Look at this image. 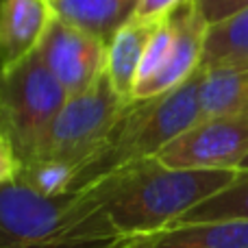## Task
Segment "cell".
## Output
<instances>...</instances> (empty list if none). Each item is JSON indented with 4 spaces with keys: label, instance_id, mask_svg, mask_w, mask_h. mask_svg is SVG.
Here are the masks:
<instances>
[{
    "label": "cell",
    "instance_id": "9c48e42d",
    "mask_svg": "<svg viewBox=\"0 0 248 248\" xmlns=\"http://www.w3.org/2000/svg\"><path fill=\"white\" fill-rule=\"evenodd\" d=\"M52 16L50 0H0V63L11 65L33 55Z\"/></svg>",
    "mask_w": 248,
    "mask_h": 248
},
{
    "label": "cell",
    "instance_id": "4fadbf2b",
    "mask_svg": "<svg viewBox=\"0 0 248 248\" xmlns=\"http://www.w3.org/2000/svg\"><path fill=\"white\" fill-rule=\"evenodd\" d=\"M201 100L205 116L248 111V65L202 68Z\"/></svg>",
    "mask_w": 248,
    "mask_h": 248
},
{
    "label": "cell",
    "instance_id": "3957f363",
    "mask_svg": "<svg viewBox=\"0 0 248 248\" xmlns=\"http://www.w3.org/2000/svg\"><path fill=\"white\" fill-rule=\"evenodd\" d=\"M201 83L202 65L181 85L153 98L135 100L118 124L116 135L107 150L92 163H87L83 170H78L72 192L105 174H111L146 159H155L174 137L201 122L205 118Z\"/></svg>",
    "mask_w": 248,
    "mask_h": 248
},
{
    "label": "cell",
    "instance_id": "d6986e66",
    "mask_svg": "<svg viewBox=\"0 0 248 248\" xmlns=\"http://www.w3.org/2000/svg\"><path fill=\"white\" fill-rule=\"evenodd\" d=\"M196 4L209 24L222 22L248 9V0H196Z\"/></svg>",
    "mask_w": 248,
    "mask_h": 248
},
{
    "label": "cell",
    "instance_id": "ba28073f",
    "mask_svg": "<svg viewBox=\"0 0 248 248\" xmlns=\"http://www.w3.org/2000/svg\"><path fill=\"white\" fill-rule=\"evenodd\" d=\"M172 17H174V24H176L172 48L161 68L135 90V100L153 98V96L163 94V92L187 81L201 68L209 22L201 13L196 0H189V2L181 4L172 13Z\"/></svg>",
    "mask_w": 248,
    "mask_h": 248
},
{
    "label": "cell",
    "instance_id": "6da1fadb",
    "mask_svg": "<svg viewBox=\"0 0 248 248\" xmlns=\"http://www.w3.org/2000/svg\"><path fill=\"white\" fill-rule=\"evenodd\" d=\"M237 170L163 166L157 157L105 174L77 189L100 209L122 244L174 227L192 207L235 179Z\"/></svg>",
    "mask_w": 248,
    "mask_h": 248
},
{
    "label": "cell",
    "instance_id": "7c38bea8",
    "mask_svg": "<svg viewBox=\"0 0 248 248\" xmlns=\"http://www.w3.org/2000/svg\"><path fill=\"white\" fill-rule=\"evenodd\" d=\"M50 7L55 16L109 42L133 16L137 0H50Z\"/></svg>",
    "mask_w": 248,
    "mask_h": 248
},
{
    "label": "cell",
    "instance_id": "e0dca14e",
    "mask_svg": "<svg viewBox=\"0 0 248 248\" xmlns=\"http://www.w3.org/2000/svg\"><path fill=\"white\" fill-rule=\"evenodd\" d=\"M174 33H176V24H174V17L172 16H168L166 20H161L157 24V29L153 31L148 44H146L135 90L141 85V83L148 81V78L163 65V61H166L168 52H170V48H172V42H174Z\"/></svg>",
    "mask_w": 248,
    "mask_h": 248
},
{
    "label": "cell",
    "instance_id": "30bf717a",
    "mask_svg": "<svg viewBox=\"0 0 248 248\" xmlns=\"http://www.w3.org/2000/svg\"><path fill=\"white\" fill-rule=\"evenodd\" d=\"M120 248H248V218L174 224L153 235L126 240Z\"/></svg>",
    "mask_w": 248,
    "mask_h": 248
},
{
    "label": "cell",
    "instance_id": "8fae6325",
    "mask_svg": "<svg viewBox=\"0 0 248 248\" xmlns=\"http://www.w3.org/2000/svg\"><path fill=\"white\" fill-rule=\"evenodd\" d=\"M159 22H144L128 17L107 44V74L111 87L124 103H135V85L140 65L153 31Z\"/></svg>",
    "mask_w": 248,
    "mask_h": 248
},
{
    "label": "cell",
    "instance_id": "44dd1931",
    "mask_svg": "<svg viewBox=\"0 0 248 248\" xmlns=\"http://www.w3.org/2000/svg\"><path fill=\"white\" fill-rule=\"evenodd\" d=\"M242 168H248V157L244 159V163H242Z\"/></svg>",
    "mask_w": 248,
    "mask_h": 248
},
{
    "label": "cell",
    "instance_id": "7a4b0ae2",
    "mask_svg": "<svg viewBox=\"0 0 248 248\" xmlns=\"http://www.w3.org/2000/svg\"><path fill=\"white\" fill-rule=\"evenodd\" d=\"M100 209L78 192L44 196L20 181L0 185V248H120Z\"/></svg>",
    "mask_w": 248,
    "mask_h": 248
},
{
    "label": "cell",
    "instance_id": "5bb4252c",
    "mask_svg": "<svg viewBox=\"0 0 248 248\" xmlns=\"http://www.w3.org/2000/svg\"><path fill=\"white\" fill-rule=\"evenodd\" d=\"M201 65H248V9L222 22L209 24Z\"/></svg>",
    "mask_w": 248,
    "mask_h": 248
},
{
    "label": "cell",
    "instance_id": "5b68a950",
    "mask_svg": "<svg viewBox=\"0 0 248 248\" xmlns=\"http://www.w3.org/2000/svg\"><path fill=\"white\" fill-rule=\"evenodd\" d=\"M131 105L118 96L107 74H103L87 92L65 100L50 128L42 159L65 163L78 174V170L107 150L118 124Z\"/></svg>",
    "mask_w": 248,
    "mask_h": 248
},
{
    "label": "cell",
    "instance_id": "9a60e30c",
    "mask_svg": "<svg viewBox=\"0 0 248 248\" xmlns=\"http://www.w3.org/2000/svg\"><path fill=\"white\" fill-rule=\"evenodd\" d=\"M229 218H248V168H240L235 179L227 187L192 207L176 224Z\"/></svg>",
    "mask_w": 248,
    "mask_h": 248
},
{
    "label": "cell",
    "instance_id": "52a82bcc",
    "mask_svg": "<svg viewBox=\"0 0 248 248\" xmlns=\"http://www.w3.org/2000/svg\"><path fill=\"white\" fill-rule=\"evenodd\" d=\"M107 44L98 35L52 16L37 52L70 98L87 92L105 74Z\"/></svg>",
    "mask_w": 248,
    "mask_h": 248
},
{
    "label": "cell",
    "instance_id": "ffe728a7",
    "mask_svg": "<svg viewBox=\"0 0 248 248\" xmlns=\"http://www.w3.org/2000/svg\"><path fill=\"white\" fill-rule=\"evenodd\" d=\"M22 159L16 153V148L11 146V141L4 135H0V185L17 181L22 172Z\"/></svg>",
    "mask_w": 248,
    "mask_h": 248
},
{
    "label": "cell",
    "instance_id": "2e32d148",
    "mask_svg": "<svg viewBox=\"0 0 248 248\" xmlns=\"http://www.w3.org/2000/svg\"><path fill=\"white\" fill-rule=\"evenodd\" d=\"M74 176H77V170L65 163L52 161V159H39V161L22 168L17 181L44 196H63L74 189Z\"/></svg>",
    "mask_w": 248,
    "mask_h": 248
},
{
    "label": "cell",
    "instance_id": "8992f818",
    "mask_svg": "<svg viewBox=\"0 0 248 248\" xmlns=\"http://www.w3.org/2000/svg\"><path fill=\"white\" fill-rule=\"evenodd\" d=\"M246 157L248 111L205 116L157 155L163 166L192 170H240Z\"/></svg>",
    "mask_w": 248,
    "mask_h": 248
},
{
    "label": "cell",
    "instance_id": "277c9868",
    "mask_svg": "<svg viewBox=\"0 0 248 248\" xmlns=\"http://www.w3.org/2000/svg\"><path fill=\"white\" fill-rule=\"evenodd\" d=\"M65 100V90L37 50L17 63H0V135L11 141L24 166L44 157Z\"/></svg>",
    "mask_w": 248,
    "mask_h": 248
},
{
    "label": "cell",
    "instance_id": "ac0fdd59",
    "mask_svg": "<svg viewBox=\"0 0 248 248\" xmlns=\"http://www.w3.org/2000/svg\"><path fill=\"white\" fill-rule=\"evenodd\" d=\"M189 0H137V7L131 17L144 22H161Z\"/></svg>",
    "mask_w": 248,
    "mask_h": 248
}]
</instances>
